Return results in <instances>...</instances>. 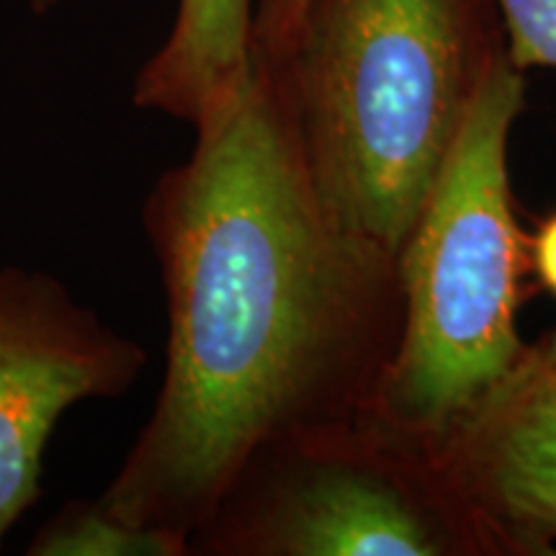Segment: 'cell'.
<instances>
[{
  "label": "cell",
  "instance_id": "9",
  "mask_svg": "<svg viewBox=\"0 0 556 556\" xmlns=\"http://www.w3.org/2000/svg\"><path fill=\"white\" fill-rule=\"evenodd\" d=\"M503 24L505 50L518 70H556V0H492Z\"/></svg>",
  "mask_w": 556,
  "mask_h": 556
},
{
  "label": "cell",
  "instance_id": "2",
  "mask_svg": "<svg viewBox=\"0 0 556 556\" xmlns=\"http://www.w3.org/2000/svg\"><path fill=\"white\" fill-rule=\"evenodd\" d=\"M497 21L492 0H309L276 65L325 212L387 266L505 47Z\"/></svg>",
  "mask_w": 556,
  "mask_h": 556
},
{
  "label": "cell",
  "instance_id": "11",
  "mask_svg": "<svg viewBox=\"0 0 556 556\" xmlns=\"http://www.w3.org/2000/svg\"><path fill=\"white\" fill-rule=\"evenodd\" d=\"M528 250L541 287L556 299V212L541 222L536 235L528 240Z\"/></svg>",
  "mask_w": 556,
  "mask_h": 556
},
{
  "label": "cell",
  "instance_id": "3",
  "mask_svg": "<svg viewBox=\"0 0 556 556\" xmlns=\"http://www.w3.org/2000/svg\"><path fill=\"white\" fill-rule=\"evenodd\" d=\"M523 101V70L503 47L397 258L405 317L364 420L422 454L526 348L518 307L531 250L507 176V142Z\"/></svg>",
  "mask_w": 556,
  "mask_h": 556
},
{
  "label": "cell",
  "instance_id": "8",
  "mask_svg": "<svg viewBox=\"0 0 556 556\" xmlns=\"http://www.w3.org/2000/svg\"><path fill=\"white\" fill-rule=\"evenodd\" d=\"M29 556H189L191 541L165 528L116 518L99 500H75L47 520L26 546Z\"/></svg>",
  "mask_w": 556,
  "mask_h": 556
},
{
  "label": "cell",
  "instance_id": "10",
  "mask_svg": "<svg viewBox=\"0 0 556 556\" xmlns=\"http://www.w3.org/2000/svg\"><path fill=\"white\" fill-rule=\"evenodd\" d=\"M309 0H255L253 52L281 65L302 29Z\"/></svg>",
  "mask_w": 556,
  "mask_h": 556
},
{
  "label": "cell",
  "instance_id": "12",
  "mask_svg": "<svg viewBox=\"0 0 556 556\" xmlns=\"http://www.w3.org/2000/svg\"><path fill=\"white\" fill-rule=\"evenodd\" d=\"M29 5L34 9V13H47L58 5V0H29Z\"/></svg>",
  "mask_w": 556,
  "mask_h": 556
},
{
  "label": "cell",
  "instance_id": "6",
  "mask_svg": "<svg viewBox=\"0 0 556 556\" xmlns=\"http://www.w3.org/2000/svg\"><path fill=\"white\" fill-rule=\"evenodd\" d=\"M430 462L486 546L556 552V332L526 345Z\"/></svg>",
  "mask_w": 556,
  "mask_h": 556
},
{
  "label": "cell",
  "instance_id": "1",
  "mask_svg": "<svg viewBox=\"0 0 556 556\" xmlns=\"http://www.w3.org/2000/svg\"><path fill=\"white\" fill-rule=\"evenodd\" d=\"M193 129L142 206L168 307L163 387L99 497L189 541L258 451L364 417L397 270L332 225L274 62L253 52Z\"/></svg>",
  "mask_w": 556,
  "mask_h": 556
},
{
  "label": "cell",
  "instance_id": "5",
  "mask_svg": "<svg viewBox=\"0 0 556 556\" xmlns=\"http://www.w3.org/2000/svg\"><path fill=\"white\" fill-rule=\"evenodd\" d=\"M148 351L45 270L0 268V544L41 497L47 443L86 400H119Z\"/></svg>",
  "mask_w": 556,
  "mask_h": 556
},
{
  "label": "cell",
  "instance_id": "7",
  "mask_svg": "<svg viewBox=\"0 0 556 556\" xmlns=\"http://www.w3.org/2000/svg\"><path fill=\"white\" fill-rule=\"evenodd\" d=\"M255 0H178L163 47L137 73L131 101L197 124L253 65Z\"/></svg>",
  "mask_w": 556,
  "mask_h": 556
},
{
  "label": "cell",
  "instance_id": "4",
  "mask_svg": "<svg viewBox=\"0 0 556 556\" xmlns=\"http://www.w3.org/2000/svg\"><path fill=\"white\" fill-rule=\"evenodd\" d=\"M486 541L428 454L371 422L263 448L191 536L206 556H441Z\"/></svg>",
  "mask_w": 556,
  "mask_h": 556
}]
</instances>
